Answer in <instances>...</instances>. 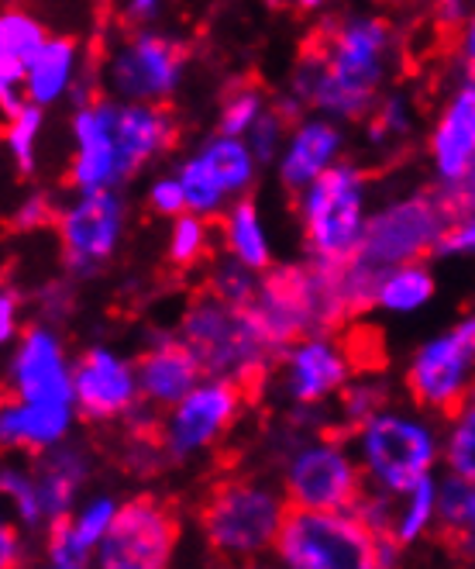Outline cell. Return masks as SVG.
<instances>
[{"instance_id":"6da1fadb","label":"cell","mask_w":475,"mask_h":569,"mask_svg":"<svg viewBox=\"0 0 475 569\" xmlns=\"http://www.w3.org/2000/svg\"><path fill=\"white\" fill-rule=\"evenodd\" d=\"M396 66L400 42L393 24L368 11H345L327 21L317 46L293 62L286 93L307 111L355 124L376 111Z\"/></svg>"},{"instance_id":"7a4b0ae2","label":"cell","mask_w":475,"mask_h":569,"mask_svg":"<svg viewBox=\"0 0 475 569\" xmlns=\"http://www.w3.org/2000/svg\"><path fill=\"white\" fill-rule=\"evenodd\" d=\"M70 190H124L180 139V124L165 104H139L100 93L70 114Z\"/></svg>"},{"instance_id":"3957f363","label":"cell","mask_w":475,"mask_h":569,"mask_svg":"<svg viewBox=\"0 0 475 569\" xmlns=\"http://www.w3.org/2000/svg\"><path fill=\"white\" fill-rule=\"evenodd\" d=\"M365 487L403 493L417 480L445 470V421L411 405H390L348 431Z\"/></svg>"},{"instance_id":"277c9868","label":"cell","mask_w":475,"mask_h":569,"mask_svg":"<svg viewBox=\"0 0 475 569\" xmlns=\"http://www.w3.org/2000/svg\"><path fill=\"white\" fill-rule=\"evenodd\" d=\"M249 315L276 352H283L300 335L342 328L352 321L342 290V266H321L307 256L300 262L269 266Z\"/></svg>"},{"instance_id":"5b68a950","label":"cell","mask_w":475,"mask_h":569,"mask_svg":"<svg viewBox=\"0 0 475 569\" xmlns=\"http://www.w3.org/2000/svg\"><path fill=\"white\" fill-rule=\"evenodd\" d=\"M276 446V473L290 508H355L368 490L352 439L337 435L334 428L303 431L286 425Z\"/></svg>"},{"instance_id":"8992f818","label":"cell","mask_w":475,"mask_h":569,"mask_svg":"<svg viewBox=\"0 0 475 569\" xmlns=\"http://www.w3.org/2000/svg\"><path fill=\"white\" fill-rule=\"evenodd\" d=\"M290 500L280 483L234 477L211 490L200 508V535L224 562H255L276 549Z\"/></svg>"},{"instance_id":"52a82bcc","label":"cell","mask_w":475,"mask_h":569,"mask_svg":"<svg viewBox=\"0 0 475 569\" xmlns=\"http://www.w3.org/2000/svg\"><path fill=\"white\" fill-rule=\"evenodd\" d=\"M176 335L193 349L208 377H224L234 383H255L276 370L280 352L269 346L249 308L228 305V300L203 290L180 315Z\"/></svg>"},{"instance_id":"ba28073f","label":"cell","mask_w":475,"mask_h":569,"mask_svg":"<svg viewBox=\"0 0 475 569\" xmlns=\"http://www.w3.org/2000/svg\"><path fill=\"white\" fill-rule=\"evenodd\" d=\"M368 177L358 162L337 166L296 193V224L303 256L321 266H345L362 242L368 221Z\"/></svg>"},{"instance_id":"9c48e42d","label":"cell","mask_w":475,"mask_h":569,"mask_svg":"<svg viewBox=\"0 0 475 569\" xmlns=\"http://www.w3.org/2000/svg\"><path fill=\"white\" fill-rule=\"evenodd\" d=\"M452 218L455 211L437 187L386 197L383 204L368 211L358 252L352 259L372 273H386L393 266L427 259L437 252V242Z\"/></svg>"},{"instance_id":"30bf717a","label":"cell","mask_w":475,"mask_h":569,"mask_svg":"<svg viewBox=\"0 0 475 569\" xmlns=\"http://www.w3.org/2000/svg\"><path fill=\"white\" fill-rule=\"evenodd\" d=\"M376 546L355 508H290L273 556L286 569H376Z\"/></svg>"},{"instance_id":"8fae6325","label":"cell","mask_w":475,"mask_h":569,"mask_svg":"<svg viewBox=\"0 0 475 569\" xmlns=\"http://www.w3.org/2000/svg\"><path fill=\"white\" fill-rule=\"evenodd\" d=\"M403 390L417 408L437 418H448L475 390V311L437 328L406 356Z\"/></svg>"},{"instance_id":"7c38bea8","label":"cell","mask_w":475,"mask_h":569,"mask_svg":"<svg viewBox=\"0 0 475 569\" xmlns=\"http://www.w3.org/2000/svg\"><path fill=\"white\" fill-rule=\"evenodd\" d=\"M59 262L77 283L108 270L128 236V197L124 190H73L59 221Z\"/></svg>"},{"instance_id":"4fadbf2b","label":"cell","mask_w":475,"mask_h":569,"mask_svg":"<svg viewBox=\"0 0 475 569\" xmlns=\"http://www.w3.org/2000/svg\"><path fill=\"white\" fill-rule=\"evenodd\" d=\"M100 77H104V90L118 100L169 104L186 77V46L165 31L139 24L108 49Z\"/></svg>"},{"instance_id":"5bb4252c","label":"cell","mask_w":475,"mask_h":569,"mask_svg":"<svg viewBox=\"0 0 475 569\" xmlns=\"http://www.w3.org/2000/svg\"><path fill=\"white\" fill-rule=\"evenodd\" d=\"M245 408V387L224 377H203L183 400L159 415V442L169 466H190L211 456Z\"/></svg>"},{"instance_id":"9a60e30c","label":"cell","mask_w":475,"mask_h":569,"mask_svg":"<svg viewBox=\"0 0 475 569\" xmlns=\"http://www.w3.org/2000/svg\"><path fill=\"white\" fill-rule=\"evenodd\" d=\"M358 359L337 328L311 331L293 339L276 362V397L290 408L334 405V397L355 377Z\"/></svg>"},{"instance_id":"2e32d148","label":"cell","mask_w":475,"mask_h":569,"mask_svg":"<svg viewBox=\"0 0 475 569\" xmlns=\"http://www.w3.org/2000/svg\"><path fill=\"white\" fill-rule=\"evenodd\" d=\"M73 366L77 356L70 352L62 325L42 318L28 321L24 331L8 346V397L39 400V405H77Z\"/></svg>"},{"instance_id":"e0dca14e","label":"cell","mask_w":475,"mask_h":569,"mask_svg":"<svg viewBox=\"0 0 475 569\" xmlns=\"http://www.w3.org/2000/svg\"><path fill=\"white\" fill-rule=\"evenodd\" d=\"M180 546V525L159 497L121 500L118 518L97 552L104 569H162L173 562Z\"/></svg>"},{"instance_id":"ac0fdd59","label":"cell","mask_w":475,"mask_h":569,"mask_svg":"<svg viewBox=\"0 0 475 569\" xmlns=\"http://www.w3.org/2000/svg\"><path fill=\"white\" fill-rule=\"evenodd\" d=\"M73 383H77V411L90 425L124 421L142 405L139 356H128L111 342H93L77 352Z\"/></svg>"},{"instance_id":"d6986e66","label":"cell","mask_w":475,"mask_h":569,"mask_svg":"<svg viewBox=\"0 0 475 569\" xmlns=\"http://www.w3.org/2000/svg\"><path fill=\"white\" fill-rule=\"evenodd\" d=\"M348 159V131L345 121H337L331 114L307 111L300 114L290 128V139L273 162V173L286 193L307 190L314 180H321L331 166Z\"/></svg>"},{"instance_id":"ffe728a7","label":"cell","mask_w":475,"mask_h":569,"mask_svg":"<svg viewBox=\"0 0 475 569\" xmlns=\"http://www.w3.org/2000/svg\"><path fill=\"white\" fill-rule=\"evenodd\" d=\"M121 500L108 490L83 497L80 505L52 521L46 528V542H42V559L52 569H83L97 562V552L104 546L108 531L118 518Z\"/></svg>"},{"instance_id":"44dd1931","label":"cell","mask_w":475,"mask_h":569,"mask_svg":"<svg viewBox=\"0 0 475 569\" xmlns=\"http://www.w3.org/2000/svg\"><path fill=\"white\" fill-rule=\"evenodd\" d=\"M427 162L431 177L441 193L455 190L475 166V93L468 87H455L441 104L431 136H427Z\"/></svg>"},{"instance_id":"7402d4cb","label":"cell","mask_w":475,"mask_h":569,"mask_svg":"<svg viewBox=\"0 0 475 569\" xmlns=\"http://www.w3.org/2000/svg\"><path fill=\"white\" fill-rule=\"evenodd\" d=\"M203 377V366L180 335H152L139 356V387L142 400L159 415L183 400Z\"/></svg>"},{"instance_id":"603a6c76","label":"cell","mask_w":475,"mask_h":569,"mask_svg":"<svg viewBox=\"0 0 475 569\" xmlns=\"http://www.w3.org/2000/svg\"><path fill=\"white\" fill-rule=\"evenodd\" d=\"M31 466H36V480H39V493L49 515V525L70 515L80 500L83 490L97 470V456L83 439H65L39 456H31Z\"/></svg>"},{"instance_id":"cb8c5ba5","label":"cell","mask_w":475,"mask_h":569,"mask_svg":"<svg viewBox=\"0 0 475 569\" xmlns=\"http://www.w3.org/2000/svg\"><path fill=\"white\" fill-rule=\"evenodd\" d=\"M90 56L77 36H49V42L39 49V56L24 70V97L31 104L46 111H55L59 104H70L83 73L90 70Z\"/></svg>"},{"instance_id":"d4e9b609","label":"cell","mask_w":475,"mask_h":569,"mask_svg":"<svg viewBox=\"0 0 475 569\" xmlns=\"http://www.w3.org/2000/svg\"><path fill=\"white\" fill-rule=\"evenodd\" d=\"M77 405H39V400L8 397L0 408V442L11 452L39 456L77 435Z\"/></svg>"},{"instance_id":"484cf974","label":"cell","mask_w":475,"mask_h":569,"mask_svg":"<svg viewBox=\"0 0 475 569\" xmlns=\"http://www.w3.org/2000/svg\"><path fill=\"white\" fill-rule=\"evenodd\" d=\"M49 24L21 4H8L0 14V111L11 114L24 104V70L49 42Z\"/></svg>"},{"instance_id":"4316f807","label":"cell","mask_w":475,"mask_h":569,"mask_svg":"<svg viewBox=\"0 0 475 569\" xmlns=\"http://www.w3.org/2000/svg\"><path fill=\"white\" fill-rule=\"evenodd\" d=\"M218 242L224 252H231L234 259L249 262L252 270L265 273L269 266H276V249H273V236H269V224L262 208L252 197H234L228 211L218 218Z\"/></svg>"},{"instance_id":"83f0119b","label":"cell","mask_w":475,"mask_h":569,"mask_svg":"<svg viewBox=\"0 0 475 569\" xmlns=\"http://www.w3.org/2000/svg\"><path fill=\"white\" fill-rule=\"evenodd\" d=\"M196 152L211 166L214 177L224 183L231 197H249L265 170L245 136H228V131H218V128L196 146Z\"/></svg>"},{"instance_id":"f1b7e54d","label":"cell","mask_w":475,"mask_h":569,"mask_svg":"<svg viewBox=\"0 0 475 569\" xmlns=\"http://www.w3.org/2000/svg\"><path fill=\"white\" fill-rule=\"evenodd\" d=\"M434 297H437L434 270L427 266V259H414L383 273L380 293H376V311L386 318H414L434 305Z\"/></svg>"},{"instance_id":"f546056e","label":"cell","mask_w":475,"mask_h":569,"mask_svg":"<svg viewBox=\"0 0 475 569\" xmlns=\"http://www.w3.org/2000/svg\"><path fill=\"white\" fill-rule=\"evenodd\" d=\"M437 508H441V473H431L393 497L390 539H396L403 549L424 546L431 535H437Z\"/></svg>"},{"instance_id":"4dcf8cb0","label":"cell","mask_w":475,"mask_h":569,"mask_svg":"<svg viewBox=\"0 0 475 569\" xmlns=\"http://www.w3.org/2000/svg\"><path fill=\"white\" fill-rule=\"evenodd\" d=\"M437 535L458 559L475 562V480L441 473Z\"/></svg>"},{"instance_id":"1f68e13d","label":"cell","mask_w":475,"mask_h":569,"mask_svg":"<svg viewBox=\"0 0 475 569\" xmlns=\"http://www.w3.org/2000/svg\"><path fill=\"white\" fill-rule=\"evenodd\" d=\"M49 111L24 100L21 108H14L11 114H4V146L11 156L14 173L31 180L42 166V131H46Z\"/></svg>"},{"instance_id":"d6a6232c","label":"cell","mask_w":475,"mask_h":569,"mask_svg":"<svg viewBox=\"0 0 475 569\" xmlns=\"http://www.w3.org/2000/svg\"><path fill=\"white\" fill-rule=\"evenodd\" d=\"M0 493H4L14 521L24 531L39 535L49 528V515H46L39 480H36V466L31 462H4V470H0Z\"/></svg>"},{"instance_id":"836d02e7","label":"cell","mask_w":475,"mask_h":569,"mask_svg":"<svg viewBox=\"0 0 475 569\" xmlns=\"http://www.w3.org/2000/svg\"><path fill=\"white\" fill-rule=\"evenodd\" d=\"M390 405H393V390L383 373H355L345 383V390L334 397V421L342 431H352Z\"/></svg>"},{"instance_id":"e575fe53","label":"cell","mask_w":475,"mask_h":569,"mask_svg":"<svg viewBox=\"0 0 475 569\" xmlns=\"http://www.w3.org/2000/svg\"><path fill=\"white\" fill-rule=\"evenodd\" d=\"M173 170L180 173V183H183V193H186V211H193L200 218H211V221H218L228 211V204L234 197L224 190V183L214 177L211 166L200 159L196 149L190 156H183Z\"/></svg>"},{"instance_id":"d590c367","label":"cell","mask_w":475,"mask_h":569,"mask_svg":"<svg viewBox=\"0 0 475 569\" xmlns=\"http://www.w3.org/2000/svg\"><path fill=\"white\" fill-rule=\"evenodd\" d=\"M414 128H417V104L406 90H386L383 100L376 104V111L365 118V131H368L372 149L403 146L414 136Z\"/></svg>"},{"instance_id":"8d00e7d4","label":"cell","mask_w":475,"mask_h":569,"mask_svg":"<svg viewBox=\"0 0 475 569\" xmlns=\"http://www.w3.org/2000/svg\"><path fill=\"white\" fill-rule=\"evenodd\" d=\"M214 256V224L211 218H200L193 211H183L169 221L165 231V259L176 270H193V266L208 262Z\"/></svg>"},{"instance_id":"74e56055","label":"cell","mask_w":475,"mask_h":569,"mask_svg":"<svg viewBox=\"0 0 475 569\" xmlns=\"http://www.w3.org/2000/svg\"><path fill=\"white\" fill-rule=\"evenodd\" d=\"M262 287V273L252 270L249 262L234 259L231 252H218L211 256V266H208V290L228 305H238V308H249L255 293Z\"/></svg>"},{"instance_id":"f35d334b","label":"cell","mask_w":475,"mask_h":569,"mask_svg":"<svg viewBox=\"0 0 475 569\" xmlns=\"http://www.w3.org/2000/svg\"><path fill=\"white\" fill-rule=\"evenodd\" d=\"M445 473L475 480V390L445 418Z\"/></svg>"},{"instance_id":"ab89813d","label":"cell","mask_w":475,"mask_h":569,"mask_svg":"<svg viewBox=\"0 0 475 569\" xmlns=\"http://www.w3.org/2000/svg\"><path fill=\"white\" fill-rule=\"evenodd\" d=\"M273 108V97L265 93V87L259 83H234L218 108V131H228V136H249L255 128V121Z\"/></svg>"},{"instance_id":"60d3db41","label":"cell","mask_w":475,"mask_h":569,"mask_svg":"<svg viewBox=\"0 0 475 569\" xmlns=\"http://www.w3.org/2000/svg\"><path fill=\"white\" fill-rule=\"evenodd\" d=\"M59 211H62V204L49 190H28L11 208V231H18V236H31V231L55 228Z\"/></svg>"},{"instance_id":"b9f144b4","label":"cell","mask_w":475,"mask_h":569,"mask_svg":"<svg viewBox=\"0 0 475 569\" xmlns=\"http://www.w3.org/2000/svg\"><path fill=\"white\" fill-rule=\"evenodd\" d=\"M290 128H293V121L273 104L269 108L259 121H255V128L249 131V146L255 149V156L262 159V166L265 170H273V162L280 159V152H283V146H286V139H290Z\"/></svg>"},{"instance_id":"7bdbcfd3","label":"cell","mask_w":475,"mask_h":569,"mask_svg":"<svg viewBox=\"0 0 475 569\" xmlns=\"http://www.w3.org/2000/svg\"><path fill=\"white\" fill-rule=\"evenodd\" d=\"M31 311L42 321H52V325H65L77 311V280L73 277H59V280H46L36 293H31Z\"/></svg>"},{"instance_id":"ee69618b","label":"cell","mask_w":475,"mask_h":569,"mask_svg":"<svg viewBox=\"0 0 475 569\" xmlns=\"http://www.w3.org/2000/svg\"><path fill=\"white\" fill-rule=\"evenodd\" d=\"M142 197H145V211L162 218V221H173V218H180L186 211V193H183V183H180L176 170L149 177Z\"/></svg>"},{"instance_id":"f6af8a7d","label":"cell","mask_w":475,"mask_h":569,"mask_svg":"<svg viewBox=\"0 0 475 569\" xmlns=\"http://www.w3.org/2000/svg\"><path fill=\"white\" fill-rule=\"evenodd\" d=\"M434 256H441V259H472L475 256V208L458 211L452 218V224L445 228V236H441Z\"/></svg>"},{"instance_id":"bcb514c9","label":"cell","mask_w":475,"mask_h":569,"mask_svg":"<svg viewBox=\"0 0 475 569\" xmlns=\"http://www.w3.org/2000/svg\"><path fill=\"white\" fill-rule=\"evenodd\" d=\"M28 308L31 297H24V290H18L14 283H4V290H0V346H11L24 331Z\"/></svg>"},{"instance_id":"7dc6e473","label":"cell","mask_w":475,"mask_h":569,"mask_svg":"<svg viewBox=\"0 0 475 569\" xmlns=\"http://www.w3.org/2000/svg\"><path fill=\"white\" fill-rule=\"evenodd\" d=\"M355 511L362 515V521L376 535H390V525H393V493L365 490L362 500L355 505Z\"/></svg>"},{"instance_id":"c3c4849f","label":"cell","mask_w":475,"mask_h":569,"mask_svg":"<svg viewBox=\"0 0 475 569\" xmlns=\"http://www.w3.org/2000/svg\"><path fill=\"white\" fill-rule=\"evenodd\" d=\"M28 539H31V531H24L18 521H8L4 528H0V566L4 569L24 566L28 562Z\"/></svg>"},{"instance_id":"681fc988","label":"cell","mask_w":475,"mask_h":569,"mask_svg":"<svg viewBox=\"0 0 475 569\" xmlns=\"http://www.w3.org/2000/svg\"><path fill=\"white\" fill-rule=\"evenodd\" d=\"M431 11H434V24L437 28L452 31V28H462L468 21L472 4H468V0H434Z\"/></svg>"},{"instance_id":"f907efd6","label":"cell","mask_w":475,"mask_h":569,"mask_svg":"<svg viewBox=\"0 0 475 569\" xmlns=\"http://www.w3.org/2000/svg\"><path fill=\"white\" fill-rule=\"evenodd\" d=\"M162 8H165V0H124L121 14H124V21L139 28V24H152L162 14Z\"/></svg>"},{"instance_id":"816d5d0a","label":"cell","mask_w":475,"mask_h":569,"mask_svg":"<svg viewBox=\"0 0 475 569\" xmlns=\"http://www.w3.org/2000/svg\"><path fill=\"white\" fill-rule=\"evenodd\" d=\"M445 200L452 204V211L458 214V211H472L475 208V166H472V173L455 187V190H448L445 193Z\"/></svg>"},{"instance_id":"f5cc1de1","label":"cell","mask_w":475,"mask_h":569,"mask_svg":"<svg viewBox=\"0 0 475 569\" xmlns=\"http://www.w3.org/2000/svg\"><path fill=\"white\" fill-rule=\"evenodd\" d=\"M458 56H462V62H475V8H472L468 21L458 28Z\"/></svg>"},{"instance_id":"db71d44e","label":"cell","mask_w":475,"mask_h":569,"mask_svg":"<svg viewBox=\"0 0 475 569\" xmlns=\"http://www.w3.org/2000/svg\"><path fill=\"white\" fill-rule=\"evenodd\" d=\"M296 4V11H303V14H321L324 8H327V0H293Z\"/></svg>"},{"instance_id":"11a10c76","label":"cell","mask_w":475,"mask_h":569,"mask_svg":"<svg viewBox=\"0 0 475 569\" xmlns=\"http://www.w3.org/2000/svg\"><path fill=\"white\" fill-rule=\"evenodd\" d=\"M462 87H468L475 93V62H465V73H462Z\"/></svg>"}]
</instances>
